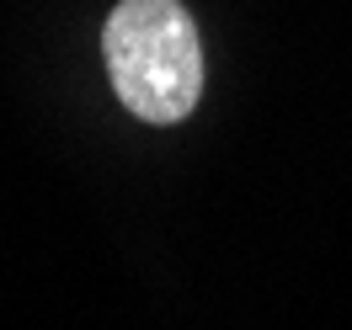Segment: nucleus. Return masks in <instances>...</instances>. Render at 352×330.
Here are the masks:
<instances>
[{
	"label": "nucleus",
	"instance_id": "obj_1",
	"mask_svg": "<svg viewBox=\"0 0 352 330\" xmlns=\"http://www.w3.org/2000/svg\"><path fill=\"white\" fill-rule=\"evenodd\" d=\"M118 102L144 123H182L203 96V48L182 0H118L102 32Z\"/></svg>",
	"mask_w": 352,
	"mask_h": 330
}]
</instances>
